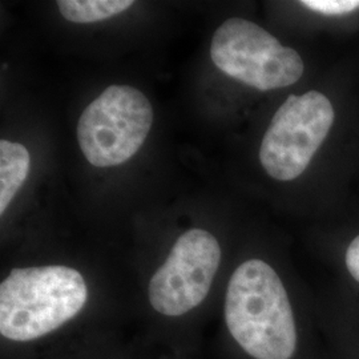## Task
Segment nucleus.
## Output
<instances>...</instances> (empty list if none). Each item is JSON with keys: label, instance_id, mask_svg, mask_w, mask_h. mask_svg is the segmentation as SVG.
I'll list each match as a JSON object with an SVG mask.
<instances>
[{"label": "nucleus", "instance_id": "6", "mask_svg": "<svg viewBox=\"0 0 359 359\" xmlns=\"http://www.w3.org/2000/svg\"><path fill=\"white\" fill-rule=\"evenodd\" d=\"M140 338H127L123 326H109L69 338L31 359H154Z\"/></svg>", "mask_w": 359, "mask_h": 359}, {"label": "nucleus", "instance_id": "12", "mask_svg": "<svg viewBox=\"0 0 359 359\" xmlns=\"http://www.w3.org/2000/svg\"><path fill=\"white\" fill-rule=\"evenodd\" d=\"M156 359H187L176 357V355H170V354H161V353H156Z\"/></svg>", "mask_w": 359, "mask_h": 359}, {"label": "nucleus", "instance_id": "4", "mask_svg": "<svg viewBox=\"0 0 359 359\" xmlns=\"http://www.w3.org/2000/svg\"><path fill=\"white\" fill-rule=\"evenodd\" d=\"M210 57L219 71L258 90L285 88L304 75L302 57L262 27L231 18L218 27Z\"/></svg>", "mask_w": 359, "mask_h": 359}, {"label": "nucleus", "instance_id": "7", "mask_svg": "<svg viewBox=\"0 0 359 359\" xmlns=\"http://www.w3.org/2000/svg\"><path fill=\"white\" fill-rule=\"evenodd\" d=\"M31 158L26 147L19 142H0V215L13 201L28 177Z\"/></svg>", "mask_w": 359, "mask_h": 359}, {"label": "nucleus", "instance_id": "13", "mask_svg": "<svg viewBox=\"0 0 359 359\" xmlns=\"http://www.w3.org/2000/svg\"><path fill=\"white\" fill-rule=\"evenodd\" d=\"M154 358H156V355H154Z\"/></svg>", "mask_w": 359, "mask_h": 359}, {"label": "nucleus", "instance_id": "9", "mask_svg": "<svg viewBox=\"0 0 359 359\" xmlns=\"http://www.w3.org/2000/svg\"><path fill=\"white\" fill-rule=\"evenodd\" d=\"M59 11L72 23H96L127 11L132 0H60Z\"/></svg>", "mask_w": 359, "mask_h": 359}, {"label": "nucleus", "instance_id": "2", "mask_svg": "<svg viewBox=\"0 0 359 359\" xmlns=\"http://www.w3.org/2000/svg\"><path fill=\"white\" fill-rule=\"evenodd\" d=\"M124 326L92 313L90 283L65 264L18 266L0 283L1 359H31L90 330Z\"/></svg>", "mask_w": 359, "mask_h": 359}, {"label": "nucleus", "instance_id": "11", "mask_svg": "<svg viewBox=\"0 0 359 359\" xmlns=\"http://www.w3.org/2000/svg\"><path fill=\"white\" fill-rule=\"evenodd\" d=\"M344 264L350 278L359 286V234L347 244Z\"/></svg>", "mask_w": 359, "mask_h": 359}, {"label": "nucleus", "instance_id": "8", "mask_svg": "<svg viewBox=\"0 0 359 359\" xmlns=\"http://www.w3.org/2000/svg\"><path fill=\"white\" fill-rule=\"evenodd\" d=\"M325 334L333 359H359V309L332 311Z\"/></svg>", "mask_w": 359, "mask_h": 359}, {"label": "nucleus", "instance_id": "5", "mask_svg": "<svg viewBox=\"0 0 359 359\" xmlns=\"http://www.w3.org/2000/svg\"><path fill=\"white\" fill-rule=\"evenodd\" d=\"M334 108L318 90L290 95L270 121L259 161L273 179L290 181L301 176L333 127Z\"/></svg>", "mask_w": 359, "mask_h": 359}, {"label": "nucleus", "instance_id": "10", "mask_svg": "<svg viewBox=\"0 0 359 359\" xmlns=\"http://www.w3.org/2000/svg\"><path fill=\"white\" fill-rule=\"evenodd\" d=\"M309 10L322 15H345L359 8V0H304L301 1Z\"/></svg>", "mask_w": 359, "mask_h": 359}, {"label": "nucleus", "instance_id": "1", "mask_svg": "<svg viewBox=\"0 0 359 359\" xmlns=\"http://www.w3.org/2000/svg\"><path fill=\"white\" fill-rule=\"evenodd\" d=\"M219 317L224 359H333L320 314L299 305L283 274L262 257L233 269Z\"/></svg>", "mask_w": 359, "mask_h": 359}, {"label": "nucleus", "instance_id": "3", "mask_svg": "<svg viewBox=\"0 0 359 359\" xmlns=\"http://www.w3.org/2000/svg\"><path fill=\"white\" fill-rule=\"evenodd\" d=\"M152 123L154 109L144 93L111 86L80 116L77 140L93 167H116L137 154Z\"/></svg>", "mask_w": 359, "mask_h": 359}]
</instances>
